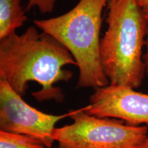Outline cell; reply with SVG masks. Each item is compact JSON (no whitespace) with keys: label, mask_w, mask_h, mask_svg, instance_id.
I'll list each match as a JSON object with an SVG mask.
<instances>
[{"label":"cell","mask_w":148,"mask_h":148,"mask_svg":"<svg viewBox=\"0 0 148 148\" xmlns=\"http://www.w3.org/2000/svg\"><path fill=\"white\" fill-rule=\"evenodd\" d=\"M109 1L79 0L66 13L34 21L35 26L55 38L71 53L78 68V87L95 89L110 84L99 56L102 12Z\"/></svg>","instance_id":"3957f363"},{"label":"cell","mask_w":148,"mask_h":148,"mask_svg":"<svg viewBox=\"0 0 148 148\" xmlns=\"http://www.w3.org/2000/svg\"><path fill=\"white\" fill-rule=\"evenodd\" d=\"M69 117L71 123L53 130L56 148H140L148 132L145 125L92 115L85 106L73 110Z\"/></svg>","instance_id":"277c9868"},{"label":"cell","mask_w":148,"mask_h":148,"mask_svg":"<svg viewBox=\"0 0 148 148\" xmlns=\"http://www.w3.org/2000/svg\"><path fill=\"white\" fill-rule=\"evenodd\" d=\"M88 114L112 117L135 125L148 127V94L121 85L95 88L85 106Z\"/></svg>","instance_id":"8992f818"},{"label":"cell","mask_w":148,"mask_h":148,"mask_svg":"<svg viewBox=\"0 0 148 148\" xmlns=\"http://www.w3.org/2000/svg\"><path fill=\"white\" fill-rule=\"evenodd\" d=\"M140 148H148V132H147V136H146L145 140H144L143 145H141V147H140Z\"/></svg>","instance_id":"7c38bea8"},{"label":"cell","mask_w":148,"mask_h":148,"mask_svg":"<svg viewBox=\"0 0 148 148\" xmlns=\"http://www.w3.org/2000/svg\"><path fill=\"white\" fill-rule=\"evenodd\" d=\"M0 148H47L26 135L0 130Z\"/></svg>","instance_id":"ba28073f"},{"label":"cell","mask_w":148,"mask_h":148,"mask_svg":"<svg viewBox=\"0 0 148 148\" xmlns=\"http://www.w3.org/2000/svg\"><path fill=\"white\" fill-rule=\"evenodd\" d=\"M101 38V64L110 84L138 88L145 76L143 47L148 20L136 0H110Z\"/></svg>","instance_id":"7a4b0ae2"},{"label":"cell","mask_w":148,"mask_h":148,"mask_svg":"<svg viewBox=\"0 0 148 148\" xmlns=\"http://www.w3.org/2000/svg\"><path fill=\"white\" fill-rule=\"evenodd\" d=\"M136 1L143 11L144 15L148 20V0H136Z\"/></svg>","instance_id":"8fae6325"},{"label":"cell","mask_w":148,"mask_h":148,"mask_svg":"<svg viewBox=\"0 0 148 148\" xmlns=\"http://www.w3.org/2000/svg\"><path fill=\"white\" fill-rule=\"evenodd\" d=\"M73 110L62 114L45 113L31 106L5 81L0 79V130L26 135L51 148L57 123L69 117Z\"/></svg>","instance_id":"5b68a950"},{"label":"cell","mask_w":148,"mask_h":148,"mask_svg":"<svg viewBox=\"0 0 148 148\" xmlns=\"http://www.w3.org/2000/svg\"><path fill=\"white\" fill-rule=\"evenodd\" d=\"M27 20L21 0H0V40L14 34Z\"/></svg>","instance_id":"52a82bcc"},{"label":"cell","mask_w":148,"mask_h":148,"mask_svg":"<svg viewBox=\"0 0 148 148\" xmlns=\"http://www.w3.org/2000/svg\"><path fill=\"white\" fill-rule=\"evenodd\" d=\"M66 65L77 66L71 53L51 35L38 32L36 26L0 40V79L21 97L26 94L28 83L34 82L40 86L32 92L36 101L62 103L64 93L56 84L73 77L71 71L64 69Z\"/></svg>","instance_id":"6da1fadb"},{"label":"cell","mask_w":148,"mask_h":148,"mask_svg":"<svg viewBox=\"0 0 148 148\" xmlns=\"http://www.w3.org/2000/svg\"><path fill=\"white\" fill-rule=\"evenodd\" d=\"M145 51L143 53V61L145 64V76L148 78V30L147 33V36L145 38Z\"/></svg>","instance_id":"30bf717a"},{"label":"cell","mask_w":148,"mask_h":148,"mask_svg":"<svg viewBox=\"0 0 148 148\" xmlns=\"http://www.w3.org/2000/svg\"><path fill=\"white\" fill-rule=\"evenodd\" d=\"M58 0H28L25 11H29L33 7H37L41 13H51L54 10Z\"/></svg>","instance_id":"9c48e42d"}]
</instances>
